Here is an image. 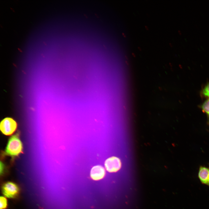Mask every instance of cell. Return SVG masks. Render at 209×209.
Instances as JSON below:
<instances>
[{
	"mask_svg": "<svg viewBox=\"0 0 209 209\" xmlns=\"http://www.w3.org/2000/svg\"><path fill=\"white\" fill-rule=\"evenodd\" d=\"M23 145L18 134L12 136L9 139L5 152L8 155L11 156H18L22 152Z\"/></svg>",
	"mask_w": 209,
	"mask_h": 209,
	"instance_id": "cell-1",
	"label": "cell"
},
{
	"mask_svg": "<svg viewBox=\"0 0 209 209\" xmlns=\"http://www.w3.org/2000/svg\"><path fill=\"white\" fill-rule=\"evenodd\" d=\"M1 190L4 196L10 199H14L17 197L20 192L18 185L11 181H8L3 184Z\"/></svg>",
	"mask_w": 209,
	"mask_h": 209,
	"instance_id": "cell-2",
	"label": "cell"
},
{
	"mask_svg": "<svg viewBox=\"0 0 209 209\" xmlns=\"http://www.w3.org/2000/svg\"><path fill=\"white\" fill-rule=\"evenodd\" d=\"M17 126L16 122L13 119L6 118L1 122L0 128L3 134L8 136L12 134L15 131Z\"/></svg>",
	"mask_w": 209,
	"mask_h": 209,
	"instance_id": "cell-3",
	"label": "cell"
},
{
	"mask_svg": "<svg viewBox=\"0 0 209 209\" xmlns=\"http://www.w3.org/2000/svg\"><path fill=\"white\" fill-rule=\"evenodd\" d=\"M105 169L110 173L116 172L119 170L121 167V162L118 157L112 156L107 159L105 161Z\"/></svg>",
	"mask_w": 209,
	"mask_h": 209,
	"instance_id": "cell-4",
	"label": "cell"
},
{
	"mask_svg": "<svg viewBox=\"0 0 209 209\" xmlns=\"http://www.w3.org/2000/svg\"><path fill=\"white\" fill-rule=\"evenodd\" d=\"M105 168L101 165H97L91 168L90 176L93 180L98 181L102 179L105 176Z\"/></svg>",
	"mask_w": 209,
	"mask_h": 209,
	"instance_id": "cell-5",
	"label": "cell"
},
{
	"mask_svg": "<svg viewBox=\"0 0 209 209\" xmlns=\"http://www.w3.org/2000/svg\"><path fill=\"white\" fill-rule=\"evenodd\" d=\"M198 177L202 183L209 185V170L208 168L202 166L200 167Z\"/></svg>",
	"mask_w": 209,
	"mask_h": 209,
	"instance_id": "cell-6",
	"label": "cell"
},
{
	"mask_svg": "<svg viewBox=\"0 0 209 209\" xmlns=\"http://www.w3.org/2000/svg\"><path fill=\"white\" fill-rule=\"evenodd\" d=\"M0 209H6L8 207V201L7 199L3 196L0 197Z\"/></svg>",
	"mask_w": 209,
	"mask_h": 209,
	"instance_id": "cell-7",
	"label": "cell"
},
{
	"mask_svg": "<svg viewBox=\"0 0 209 209\" xmlns=\"http://www.w3.org/2000/svg\"><path fill=\"white\" fill-rule=\"evenodd\" d=\"M201 107L203 110L209 116V99L204 102Z\"/></svg>",
	"mask_w": 209,
	"mask_h": 209,
	"instance_id": "cell-8",
	"label": "cell"
},
{
	"mask_svg": "<svg viewBox=\"0 0 209 209\" xmlns=\"http://www.w3.org/2000/svg\"><path fill=\"white\" fill-rule=\"evenodd\" d=\"M202 93L204 96L209 97V83L204 87Z\"/></svg>",
	"mask_w": 209,
	"mask_h": 209,
	"instance_id": "cell-9",
	"label": "cell"
}]
</instances>
